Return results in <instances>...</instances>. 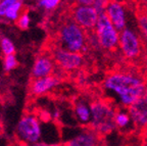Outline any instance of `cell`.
Wrapping results in <instances>:
<instances>
[{
    "label": "cell",
    "instance_id": "1",
    "mask_svg": "<svg viewBox=\"0 0 147 146\" xmlns=\"http://www.w3.org/2000/svg\"><path fill=\"white\" fill-rule=\"evenodd\" d=\"M147 77L131 70H119L108 73L102 82L106 98L119 108L128 110L144 94Z\"/></svg>",
    "mask_w": 147,
    "mask_h": 146
},
{
    "label": "cell",
    "instance_id": "2",
    "mask_svg": "<svg viewBox=\"0 0 147 146\" xmlns=\"http://www.w3.org/2000/svg\"><path fill=\"white\" fill-rule=\"evenodd\" d=\"M117 107L107 98H98L91 102V123L90 128L102 137L115 130V116Z\"/></svg>",
    "mask_w": 147,
    "mask_h": 146
},
{
    "label": "cell",
    "instance_id": "3",
    "mask_svg": "<svg viewBox=\"0 0 147 146\" xmlns=\"http://www.w3.org/2000/svg\"><path fill=\"white\" fill-rule=\"evenodd\" d=\"M145 45L139 32L127 27L119 33V50L125 59L135 62L140 60L144 53Z\"/></svg>",
    "mask_w": 147,
    "mask_h": 146
},
{
    "label": "cell",
    "instance_id": "4",
    "mask_svg": "<svg viewBox=\"0 0 147 146\" xmlns=\"http://www.w3.org/2000/svg\"><path fill=\"white\" fill-rule=\"evenodd\" d=\"M86 31L74 21L64 23L59 30V40L63 49L73 52H82L87 45Z\"/></svg>",
    "mask_w": 147,
    "mask_h": 146
},
{
    "label": "cell",
    "instance_id": "5",
    "mask_svg": "<svg viewBox=\"0 0 147 146\" xmlns=\"http://www.w3.org/2000/svg\"><path fill=\"white\" fill-rule=\"evenodd\" d=\"M98 44L107 52H115L119 49V31L111 24L105 14H99L98 21L94 31Z\"/></svg>",
    "mask_w": 147,
    "mask_h": 146
},
{
    "label": "cell",
    "instance_id": "6",
    "mask_svg": "<svg viewBox=\"0 0 147 146\" xmlns=\"http://www.w3.org/2000/svg\"><path fill=\"white\" fill-rule=\"evenodd\" d=\"M41 126L39 120L33 114H25L22 116L16 127V137L21 142L35 145L40 143Z\"/></svg>",
    "mask_w": 147,
    "mask_h": 146
},
{
    "label": "cell",
    "instance_id": "7",
    "mask_svg": "<svg viewBox=\"0 0 147 146\" xmlns=\"http://www.w3.org/2000/svg\"><path fill=\"white\" fill-rule=\"evenodd\" d=\"M71 18L75 23H77L85 31H94L98 21L99 14L93 6H84L78 5L71 9Z\"/></svg>",
    "mask_w": 147,
    "mask_h": 146
},
{
    "label": "cell",
    "instance_id": "8",
    "mask_svg": "<svg viewBox=\"0 0 147 146\" xmlns=\"http://www.w3.org/2000/svg\"><path fill=\"white\" fill-rule=\"evenodd\" d=\"M53 59L59 68L65 71H76L84 64V56L80 52H73L63 48H56L53 52Z\"/></svg>",
    "mask_w": 147,
    "mask_h": 146
},
{
    "label": "cell",
    "instance_id": "9",
    "mask_svg": "<svg viewBox=\"0 0 147 146\" xmlns=\"http://www.w3.org/2000/svg\"><path fill=\"white\" fill-rule=\"evenodd\" d=\"M105 14L119 32H122L127 28L128 12H127L126 5L123 2L119 0H109L106 7Z\"/></svg>",
    "mask_w": 147,
    "mask_h": 146
},
{
    "label": "cell",
    "instance_id": "10",
    "mask_svg": "<svg viewBox=\"0 0 147 146\" xmlns=\"http://www.w3.org/2000/svg\"><path fill=\"white\" fill-rule=\"evenodd\" d=\"M102 136L90 127H85L67 141L64 146H104Z\"/></svg>",
    "mask_w": 147,
    "mask_h": 146
},
{
    "label": "cell",
    "instance_id": "11",
    "mask_svg": "<svg viewBox=\"0 0 147 146\" xmlns=\"http://www.w3.org/2000/svg\"><path fill=\"white\" fill-rule=\"evenodd\" d=\"M128 112L131 116L134 129L141 133L147 127V100L142 96L128 108Z\"/></svg>",
    "mask_w": 147,
    "mask_h": 146
},
{
    "label": "cell",
    "instance_id": "12",
    "mask_svg": "<svg viewBox=\"0 0 147 146\" xmlns=\"http://www.w3.org/2000/svg\"><path fill=\"white\" fill-rule=\"evenodd\" d=\"M53 70H54V64L50 57L39 56L35 62L34 68H33V78L40 79V78L48 77V76H51Z\"/></svg>",
    "mask_w": 147,
    "mask_h": 146
},
{
    "label": "cell",
    "instance_id": "13",
    "mask_svg": "<svg viewBox=\"0 0 147 146\" xmlns=\"http://www.w3.org/2000/svg\"><path fill=\"white\" fill-rule=\"evenodd\" d=\"M75 116H76L78 122L84 127H89L91 123V102H87L84 100H79L75 103V107H74Z\"/></svg>",
    "mask_w": 147,
    "mask_h": 146
},
{
    "label": "cell",
    "instance_id": "14",
    "mask_svg": "<svg viewBox=\"0 0 147 146\" xmlns=\"http://www.w3.org/2000/svg\"><path fill=\"white\" fill-rule=\"evenodd\" d=\"M59 81L60 80L56 76H48L40 79H35L32 83L31 90L34 94H43L59 84Z\"/></svg>",
    "mask_w": 147,
    "mask_h": 146
},
{
    "label": "cell",
    "instance_id": "15",
    "mask_svg": "<svg viewBox=\"0 0 147 146\" xmlns=\"http://www.w3.org/2000/svg\"><path fill=\"white\" fill-rule=\"evenodd\" d=\"M115 129H119V131H126L129 129L135 130L133 123H132L131 116H130V114H129L127 108L117 107L115 116Z\"/></svg>",
    "mask_w": 147,
    "mask_h": 146
},
{
    "label": "cell",
    "instance_id": "16",
    "mask_svg": "<svg viewBox=\"0 0 147 146\" xmlns=\"http://www.w3.org/2000/svg\"><path fill=\"white\" fill-rule=\"evenodd\" d=\"M136 20L139 34L142 38L145 47H147V11L142 7L138 8L136 12Z\"/></svg>",
    "mask_w": 147,
    "mask_h": 146
},
{
    "label": "cell",
    "instance_id": "17",
    "mask_svg": "<svg viewBox=\"0 0 147 146\" xmlns=\"http://www.w3.org/2000/svg\"><path fill=\"white\" fill-rule=\"evenodd\" d=\"M22 8V2L18 0V2H16L14 4H12L11 6L9 7L8 9L5 12V16L9 20H12V21H16L18 18V14L21 11Z\"/></svg>",
    "mask_w": 147,
    "mask_h": 146
},
{
    "label": "cell",
    "instance_id": "18",
    "mask_svg": "<svg viewBox=\"0 0 147 146\" xmlns=\"http://www.w3.org/2000/svg\"><path fill=\"white\" fill-rule=\"evenodd\" d=\"M1 48L5 55H10L14 53V46L8 38H3L1 41Z\"/></svg>",
    "mask_w": 147,
    "mask_h": 146
},
{
    "label": "cell",
    "instance_id": "19",
    "mask_svg": "<svg viewBox=\"0 0 147 146\" xmlns=\"http://www.w3.org/2000/svg\"><path fill=\"white\" fill-rule=\"evenodd\" d=\"M109 2V0H94V3L92 6L96 9V11L98 12V14H105L106 7Z\"/></svg>",
    "mask_w": 147,
    "mask_h": 146
},
{
    "label": "cell",
    "instance_id": "20",
    "mask_svg": "<svg viewBox=\"0 0 147 146\" xmlns=\"http://www.w3.org/2000/svg\"><path fill=\"white\" fill-rule=\"evenodd\" d=\"M18 64L16 62V58L14 56V54H10V55H5L4 58V69L5 71H10V70L14 69Z\"/></svg>",
    "mask_w": 147,
    "mask_h": 146
},
{
    "label": "cell",
    "instance_id": "21",
    "mask_svg": "<svg viewBox=\"0 0 147 146\" xmlns=\"http://www.w3.org/2000/svg\"><path fill=\"white\" fill-rule=\"evenodd\" d=\"M29 24H30V18H29V16L27 14H24L18 18L16 25L21 28L22 30H26L29 27Z\"/></svg>",
    "mask_w": 147,
    "mask_h": 146
},
{
    "label": "cell",
    "instance_id": "22",
    "mask_svg": "<svg viewBox=\"0 0 147 146\" xmlns=\"http://www.w3.org/2000/svg\"><path fill=\"white\" fill-rule=\"evenodd\" d=\"M18 1V0H2L0 2V16H5L7 9Z\"/></svg>",
    "mask_w": 147,
    "mask_h": 146
},
{
    "label": "cell",
    "instance_id": "23",
    "mask_svg": "<svg viewBox=\"0 0 147 146\" xmlns=\"http://www.w3.org/2000/svg\"><path fill=\"white\" fill-rule=\"evenodd\" d=\"M60 1L61 0H41L40 1V5H42V6H44L47 9H51L57 6L60 3Z\"/></svg>",
    "mask_w": 147,
    "mask_h": 146
},
{
    "label": "cell",
    "instance_id": "24",
    "mask_svg": "<svg viewBox=\"0 0 147 146\" xmlns=\"http://www.w3.org/2000/svg\"><path fill=\"white\" fill-rule=\"evenodd\" d=\"M78 5H84V6H92L94 3V0H76Z\"/></svg>",
    "mask_w": 147,
    "mask_h": 146
},
{
    "label": "cell",
    "instance_id": "25",
    "mask_svg": "<svg viewBox=\"0 0 147 146\" xmlns=\"http://www.w3.org/2000/svg\"><path fill=\"white\" fill-rule=\"evenodd\" d=\"M141 137H142V140H143V146H147V127L140 133Z\"/></svg>",
    "mask_w": 147,
    "mask_h": 146
},
{
    "label": "cell",
    "instance_id": "26",
    "mask_svg": "<svg viewBox=\"0 0 147 146\" xmlns=\"http://www.w3.org/2000/svg\"><path fill=\"white\" fill-rule=\"evenodd\" d=\"M34 146H64V144H48V143H38Z\"/></svg>",
    "mask_w": 147,
    "mask_h": 146
},
{
    "label": "cell",
    "instance_id": "27",
    "mask_svg": "<svg viewBox=\"0 0 147 146\" xmlns=\"http://www.w3.org/2000/svg\"><path fill=\"white\" fill-rule=\"evenodd\" d=\"M11 146H34V145H31V144H27L25 142H21V141H16L14 144H12Z\"/></svg>",
    "mask_w": 147,
    "mask_h": 146
},
{
    "label": "cell",
    "instance_id": "28",
    "mask_svg": "<svg viewBox=\"0 0 147 146\" xmlns=\"http://www.w3.org/2000/svg\"><path fill=\"white\" fill-rule=\"evenodd\" d=\"M140 7L147 11V0H140Z\"/></svg>",
    "mask_w": 147,
    "mask_h": 146
},
{
    "label": "cell",
    "instance_id": "29",
    "mask_svg": "<svg viewBox=\"0 0 147 146\" xmlns=\"http://www.w3.org/2000/svg\"><path fill=\"white\" fill-rule=\"evenodd\" d=\"M3 131H4V128H3V124H2V121L0 120V136L3 134Z\"/></svg>",
    "mask_w": 147,
    "mask_h": 146
},
{
    "label": "cell",
    "instance_id": "30",
    "mask_svg": "<svg viewBox=\"0 0 147 146\" xmlns=\"http://www.w3.org/2000/svg\"><path fill=\"white\" fill-rule=\"evenodd\" d=\"M143 97L147 100V85H146V88H145V91H144V94H143Z\"/></svg>",
    "mask_w": 147,
    "mask_h": 146
},
{
    "label": "cell",
    "instance_id": "31",
    "mask_svg": "<svg viewBox=\"0 0 147 146\" xmlns=\"http://www.w3.org/2000/svg\"><path fill=\"white\" fill-rule=\"evenodd\" d=\"M146 77H147V76H146Z\"/></svg>",
    "mask_w": 147,
    "mask_h": 146
}]
</instances>
